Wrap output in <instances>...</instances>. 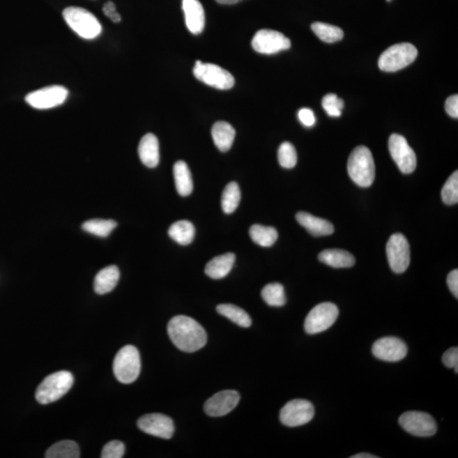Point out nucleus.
<instances>
[{
	"label": "nucleus",
	"instance_id": "1",
	"mask_svg": "<svg viewBox=\"0 0 458 458\" xmlns=\"http://www.w3.org/2000/svg\"><path fill=\"white\" fill-rule=\"evenodd\" d=\"M167 332L175 346L189 353L202 349L207 342L206 330L190 316L178 315L172 318L168 323Z\"/></svg>",
	"mask_w": 458,
	"mask_h": 458
},
{
	"label": "nucleus",
	"instance_id": "2",
	"mask_svg": "<svg viewBox=\"0 0 458 458\" xmlns=\"http://www.w3.org/2000/svg\"><path fill=\"white\" fill-rule=\"evenodd\" d=\"M347 169L352 181L358 186L367 188L373 185L375 165L369 148L362 146L356 147L348 160Z\"/></svg>",
	"mask_w": 458,
	"mask_h": 458
},
{
	"label": "nucleus",
	"instance_id": "3",
	"mask_svg": "<svg viewBox=\"0 0 458 458\" xmlns=\"http://www.w3.org/2000/svg\"><path fill=\"white\" fill-rule=\"evenodd\" d=\"M74 378L68 371H59L47 377L38 386L36 400L42 405L60 400L72 388Z\"/></svg>",
	"mask_w": 458,
	"mask_h": 458
},
{
	"label": "nucleus",
	"instance_id": "4",
	"mask_svg": "<svg viewBox=\"0 0 458 458\" xmlns=\"http://www.w3.org/2000/svg\"><path fill=\"white\" fill-rule=\"evenodd\" d=\"M63 17L70 29L81 38L93 39L100 36L102 33L100 22L95 15L84 8H66L63 10Z\"/></svg>",
	"mask_w": 458,
	"mask_h": 458
},
{
	"label": "nucleus",
	"instance_id": "5",
	"mask_svg": "<svg viewBox=\"0 0 458 458\" xmlns=\"http://www.w3.org/2000/svg\"><path fill=\"white\" fill-rule=\"evenodd\" d=\"M141 359L138 349L134 346H125L117 352L113 362V372L117 381L131 383L139 378Z\"/></svg>",
	"mask_w": 458,
	"mask_h": 458
},
{
	"label": "nucleus",
	"instance_id": "6",
	"mask_svg": "<svg viewBox=\"0 0 458 458\" xmlns=\"http://www.w3.org/2000/svg\"><path fill=\"white\" fill-rule=\"evenodd\" d=\"M418 49L409 43H402L383 51L379 59V68L387 72H395L412 64L418 56Z\"/></svg>",
	"mask_w": 458,
	"mask_h": 458
},
{
	"label": "nucleus",
	"instance_id": "7",
	"mask_svg": "<svg viewBox=\"0 0 458 458\" xmlns=\"http://www.w3.org/2000/svg\"><path fill=\"white\" fill-rule=\"evenodd\" d=\"M338 316L339 309L334 303L316 305L305 318V330L309 335L319 334L330 328L337 320Z\"/></svg>",
	"mask_w": 458,
	"mask_h": 458
},
{
	"label": "nucleus",
	"instance_id": "8",
	"mask_svg": "<svg viewBox=\"0 0 458 458\" xmlns=\"http://www.w3.org/2000/svg\"><path fill=\"white\" fill-rule=\"evenodd\" d=\"M194 75L202 83L217 89L227 90L234 87V77L228 70L210 63L195 62Z\"/></svg>",
	"mask_w": 458,
	"mask_h": 458
},
{
	"label": "nucleus",
	"instance_id": "9",
	"mask_svg": "<svg viewBox=\"0 0 458 458\" xmlns=\"http://www.w3.org/2000/svg\"><path fill=\"white\" fill-rule=\"evenodd\" d=\"M399 424L407 433L418 437L434 436L437 432L436 420L429 414L411 411L402 415Z\"/></svg>",
	"mask_w": 458,
	"mask_h": 458
},
{
	"label": "nucleus",
	"instance_id": "10",
	"mask_svg": "<svg viewBox=\"0 0 458 458\" xmlns=\"http://www.w3.org/2000/svg\"><path fill=\"white\" fill-rule=\"evenodd\" d=\"M315 409L312 403L303 399L289 402L280 411V421L287 427H298L307 424L314 417Z\"/></svg>",
	"mask_w": 458,
	"mask_h": 458
},
{
	"label": "nucleus",
	"instance_id": "11",
	"mask_svg": "<svg viewBox=\"0 0 458 458\" xmlns=\"http://www.w3.org/2000/svg\"><path fill=\"white\" fill-rule=\"evenodd\" d=\"M68 95V90L63 86L53 85L29 93L26 102L35 109H47L63 104Z\"/></svg>",
	"mask_w": 458,
	"mask_h": 458
},
{
	"label": "nucleus",
	"instance_id": "12",
	"mask_svg": "<svg viewBox=\"0 0 458 458\" xmlns=\"http://www.w3.org/2000/svg\"><path fill=\"white\" fill-rule=\"evenodd\" d=\"M386 254L390 267L397 273H404L410 264V246L402 234H395L386 245Z\"/></svg>",
	"mask_w": 458,
	"mask_h": 458
},
{
	"label": "nucleus",
	"instance_id": "13",
	"mask_svg": "<svg viewBox=\"0 0 458 458\" xmlns=\"http://www.w3.org/2000/svg\"><path fill=\"white\" fill-rule=\"evenodd\" d=\"M389 151L403 174H410L416 169V155L404 137L395 134L391 135L389 139Z\"/></svg>",
	"mask_w": 458,
	"mask_h": 458
},
{
	"label": "nucleus",
	"instance_id": "14",
	"mask_svg": "<svg viewBox=\"0 0 458 458\" xmlns=\"http://www.w3.org/2000/svg\"><path fill=\"white\" fill-rule=\"evenodd\" d=\"M252 48L260 54H273L291 48V42L277 31L262 29L254 35Z\"/></svg>",
	"mask_w": 458,
	"mask_h": 458
},
{
	"label": "nucleus",
	"instance_id": "15",
	"mask_svg": "<svg viewBox=\"0 0 458 458\" xmlns=\"http://www.w3.org/2000/svg\"><path fill=\"white\" fill-rule=\"evenodd\" d=\"M138 427L144 433L165 440L171 439L175 432L174 420L162 413L144 415L138 420Z\"/></svg>",
	"mask_w": 458,
	"mask_h": 458
},
{
	"label": "nucleus",
	"instance_id": "16",
	"mask_svg": "<svg viewBox=\"0 0 458 458\" xmlns=\"http://www.w3.org/2000/svg\"><path fill=\"white\" fill-rule=\"evenodd\" d=\"M241 395L236 390H222L215 394L205 403L204 410L210 417H222L236 409Z\"/></svg>",
	"mask_w": 458,
	"mask_h": 458
},
{
	"label": "nucleus",
	"instance_id": "17",
	"mask_svg": "<svg viewBox=\"0 0 458 458\" xmlns=\"http://www.w3.org/2000/svg\"><path fill=\"white\" fill-rule=\"evenodd\" d=\"M376 358L386 362H399L406 358L407 346L402 339L385 337L377 340L372 348Z\"/></svg>",
	"mask_w": 458,
	"mask_h": 458
},
{
	"label": "nucleus",
	"instance_id": "18",
	"mask_svg": "<svg viewBox=\"0 0 458 458\" xmlns=\"http://www.w3.org/2000/svg\"><path fill=\"white\" fill-rule=\"evenodd\" d=\"M183 10L185 15L188 29L191 33H201L205 27V10L199 0H183Z\"/></svg>",
	"mask_w": 458,
	"mask_h": 458
},
{
	"label": "nucleus",
	"instance_id": "19",
	"mask_svg": "<svg viewBox=\"0 0 458 458\" xmlns=\"http://www.w3.org/2000/svg\"><path fill=\"white\" fill-rule=\"evenodd\" d=\"M296 220L313 236H330L335 232L334 226L330 222L303 211L296 214Z\"/></svg>",
	"mask_w": 458,
	"mask_h": 458
},
{
	"label": "nucleus",
	"instance_id": "20",
	"mask_svg": "<svg viewBox=\"0 0 458 458\" xmlns=\"http://www.w3.org/2000/svg\"><path fill=\"white\" fill-rule=\"evenodd\" d=\"M139 155L144 166L154 168L160 162L159 141L153 134L144 135L140 140Z\"/></svg>",
	"mask_w": 458,
	"mask_h": 458
},
{
	"label": "nucleus",
	"instance_id": "21",
	"mask_svg": "<svg viewBox=\"0 0 458 458\" xmlns=\"http://www.w3.org/2000/svg\"><path fill=\"white\" fill-rule=\"evenodd\" d=\"M234 262H236V254L233 253H227L214 257L206 264V274L211 279H223L231 272Z\"/></svg>",
	"mask_w": 458,
	"mask_h": 458
},
{
	"label": "nucleus",
	"instance_id": "22",
	"mask_svg": "<svg viewBox=\"0 0 458 458\" xmlns=\"http://www.w3.org/2000/svg\"><path fill=\"white\" fill-rule=\"evenodd\" d=\"M120 279V271L116 266H109V267L102 269L97 274L95 282H93V288L95 291L99 295H105L113 291L119 283Z\"/></svg>",
	"mask_w": 458,
	"mask_h": 458
},
{
	"label": "nucleus",
	"instance_id": "23",
	"mask_svg": "<svg viewBox=\"0 0 458 458\" xmlns=\"http://www.w3.org/2000/svg\"><path fill=\"white\" fill-rule=\"evenodd\" d=\"M236 130L226 121H217L211 129V135L219 151L226 152L230 150L236 138Z\"/></svg>",
	"mask_w": 458,
	"mask_h": 458
},
{
	"label": "nucleus",
	"instance_id": "24",
	"mask_svg": "<svg viewBox=\"0 0 458 458\" xmlns=\"http://www.w3.org/2000/svg\"><path fill=\"white\" fill-rule=\"evenodd\" d=\"M319 260L335 268H351L355 265V257L346 250L328 249L319 254Z\"/></svg>",
	"mask_w": 458,
	"mask_h": 458
},
{
	"label": "nucleus",
	"instance_id": "25",
	"mask_svg": "<svg viewBox=\"0 0 458 458\" xmlns=\"http://www.w3.org/2000/svg\"><path fill=\"white\" fill-rule=\"evenodd\" d=\"M176 189L181 197H188L193 191V179L189 167L183 160H178L174 167Z\"/></svg>",
	"mask_w": 458,
	"mask_h": 458
},
{
	"label": "nucleus",
	"instance_id": "26",
	"mask_svg": "<svg viewBox=\"0 0 458 458\" xmlns=\"http://www.w3.org/2000/svg\"><path fill=\"white\" fill-rule=\"evenodd\" d=\"M168 234L178 244L188 245L194 241L195 229L194 225L189 221H178L170 227Z\"/></svg>",
	"mask_w": 458,
	"mask_h": 458
},
{
	"label": "nucleus",
	"instance_id": "27",
	"mask_svg": "<svg viewBox=\"0 0 458 458\" xmlns=\"http://www.w3.org/2000/svg\"><path fill=\"white\" fill-rule=\"evenodd\" d=\"M217 311L219 314L225 316L243 328H249L252 323V319L248 313L242 308L233 304H221L217 305Z\"/></svg>",
	"mask_w": 458,
	"mask_h": 458
},
{
	"label": "nucleus",
	"instance_id": "28",
	"mask_svg": "<svg viewBox=\"0 0 458 458\" xmlns=\"http://www.w3.org/2000/svg\"><path fill=\"white\" fill-rule=\"evenodd\" d=\"M46 458H78L80 451L78 445L73 441H61L51 445L47 450Z\"/></svg>",
	"mask_w": 458,
	"mask_h": 458
},
{
	"label": "nucleus",
	"instance_id": "29",
	"mask_svg": "<svg viewBox=\"0 0 458 458\" xmlns=\"http://www.w3.org/2000/svg\"><path fill=\"white\" fill-rule=\"evenodd\" d=\"M250 236L262 247H270L277 241V232L273 227L254 224L250 229Z\"/></svg>",
	"mask_w": 458,
	"mask_h": 458
},
{
	"label": "nucleus",
	"instance_id": "30",
	"mask_svg": "<svg viewBox=\"0 0 458 458\" xmlns=\"http://www.w3.org/2000/svg\"><path fill=\"white\" fill-rule=\"evenodd\" d=\"M312 30L321 40L328 43V44L340 41L344 38V32L342 29L327 24V23L314 22L312 24Z\"/></svg>",
	"mask_w": 458,
	"mask_h": 458
},
{
	"label": "nucleus",
	"instance_id": "31",
	"mask_svg": "<svg viewBox=\"0 0 458 458\" xmlns=\"http://www.w3.org/2000/svg\"><path fill=\"white\" fill-rule=\"evenodd\" d=\"M240 187L236 182H231L225 187L222 194V208L226 214L233 213L241 202Z\"/></svg>",
	"mask_w": 458,
	"mask_h": 458
},
{
	"label": "nucleus",
	"instance_id": "32",
	"mask_svg": "<svg viewBox=\"0 0 458 458\" xmlns=\"http://www.w3.org/2000/svg\"><path fill=\"white\" fill-rule=\"evenodd\" d=\"M261 297L265 303L271 307H283L287 303L284 288L279 283H273L266 285L262 289Z\"/></svg>",
	"mask_w": 458,
	"mask_h": 458
},
{
	"label": "nucleus",
	"instance_id": "33",
	"mask_svg": "<svg viewBox=\"0 0 458 458\" xmlns=\"http://www.w3.org/2000/svg\"><path fill=\"white\" fill-rule=\"evenodd\" d=\"M117 223L113 220H105V219H93L84 222L82 228L89 234L93 236L105 238L109 236V234L116 229Z\"/></svg>",
	"mask_w": 458,
	"mask_h": 458
},
{
	"label": "nucleus",
	"instance_id": "34",
	"mask_svg": "<svg viewBox=\"0 0 458 458\" xmlns=\"http://www.w3.org/2000/svg\"><path fill=\"white\" fill-rule=\"evenodd\" d=\"M441 197L446 205H455L458 201V171L453 172L445 182Z\"/></svg>",
	"mask_w": 458,
	"mask_h": 458
},
{
	"label": "nucleus",
	"instance_id": "35",
	"mask_svg": "<svg viewBox=\"0 0 458 458\" xmlns=\"http://www.w3.org/2000/svg\"><path fill=\"white\" fill-rule=\"evenodd\" d=\"M277 158L282 167L289 169L295 167L297 163V153L293 144L289 142L282 144L277 152Z\"/></svg>",
	"mask_w": 458,
	"mask_h": 458
},
{
	"label": "nucleus",
	"instance_id": "36",
	"mask_svg": "<svg viewBox=\"0 0 458 458\" xmlns=\"http://www.w3.org/2000/svg\"><path fill=\"white\" fill-rule=\"evenodd\" d=\"M322 105L328 116L333 117L342 116L344 103L343 100L339 99L335 93H328V95L325 96L322 101Z\"/></svg>",
	"mask_w": 458,
	"mask_h": 458
},
{
	"label": "nucleus",
	"instance_id": "37",
	"mask_svg": "<svg viewBox=\"0 0 458 458\" xmlns=\"http://www.w3.org/2000/svg\"><path fill=\"white\" fill-rule=\"evenodd\" d=\"M125 445L119 441H112L108 442L102 450V458H121L125 454Z\"/></svg>",
	"mask_w": 458,
	"mask_h": 458
},
{
	"label": "nucleus",
	"instance_id": "38",
	"mask_svg": "<svg viewBox=\"0 0 458 458\" xmlns=\"http://www.w3.org/2000/svg\"><path fill=\"white\" fill-rule=\"evenodd\" d=\"M444 365L449 369H454L455 373H458V348L452 347L446 351L442 358Z\"/></svg>",
	"mask_w": 458,
	"mask_h": 458
},
{
	"label": "nucleus",
	"instance_id": "39",
	"mask_svg": "<svg viewBox=\"0 0 458 458\" xmlns=\"http://www.w3.org/2000/svg\"><path fill=\"white\" fill-rule=\"evenodd\" d=\"M299 120L305 127H312L316 123L314 113L312 109L303 108L298 112Z\"/></svg>",
	"mask_w": 458,
	"mask_h": 458
},
{
	"label": "nucleus",
	"instance_id": "40",
	"mask_svg": "<svg viewBox=\"0 0 458 458\" xmlns=\"http://www.w3.org/2000/svg\"><path fill=\"white\" fill-rule=\"evenodd\" d=\"M103 13L113 22L119 23L121 21V15L117 13L115 3L113 2L109 1L105 3Z\"/></svg>",
	"mask_w": 458,
	"mask_h": 458
},
{
	"label": "nucleus",
	"instance_id": "41",
	"mask_svg": "<svg viewBox=\"0 0 458 458\" xmlns=\"http://www.w3.org/2000/svg\"><path fill=\"white\" fill-rule=\"evenodd\" d=\"M445 111L453 119L458 117V96H452L449 97L445 101Z\"/></svg>",
	"mask_w": 458,
	"mask_h": 458
},
{
	"label": "nucleus",
	"instance_id": "42",
	"mask_svg": "<svg viewBox=\"0 0 458 458\" xmlns=\"http://www.w3.org/2000/svg\"><path fill=\"white\" fill-rule=\"evenodd\" d=\"M448 285L453 296L458 298V271L452 270L448 276Z\"/></svg>",
	"mask_w": 458,
	"mask_h": 458
},
{
	"label": "nucleus",
	"instance_id": "43",
	"mask_svg": "<svg viewBox=\"0 0 458 458\" xmlns=\"http://www.w3.org/2000/svg\"><path fill=\"white\" fill-rule=\"evenodd\" d=\"M221 5L232 6L241 1V0H216Z\"/></svg>",
	"mask_w": 458,
	"mask_h": 458
},
{
	"label": "nucleus",
	"instance_id": "44",
	"mask_svg": "<svg viewBox=\"0 0 458 458\" xmlns=\"http://www.w3.org/2000/svg\"><path fill=\"white\" fill-rule=\"evenodd\" d=\"M379 457L372 455V454L369 453H359L356 454V455L351 456V458H378Z\"/></svg>",
	"mask_w": 458,
	"mask_h": 458
},
{
	"label": "nucleus",
	"instance_id": "45",
	"mask_svg": "<svg viewBox=\"0 0 458 458\" xmlns=\"http://www.w3.org/2000/svg\"><path fill=\"white\" fill-rule=\"evenodd\" d=\"M387 1H389V2H390V1H391V0H387Z\"/></svg>",
	"mask_w": 458,
	"mask_h": 458
}]
</instances>
